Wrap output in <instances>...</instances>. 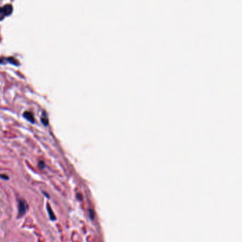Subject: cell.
Instances as JSON below:
<instances>
[{"label":"cell","instance_id":"obj_6","mask_svg":"<svg viewBox=\"0 0 242 242\" xmlns=\"http://www.w3.org/2000/svg\"><path fill=\"white\" fill-rule=\"evenodd\" d=\"M89 212H90V219L92 220H94V211H93L92 209H90Z\"/></svg>","mask_w":242,"mask_h":242},{"label":"cell","instance_id":"obj_2","mask_svg":"<svg viewBox=\"0 0 242 242\" xmlns=\"http://www.w3.org/2000/svg\"><path fill=\"white\" fill-rule=\"evenodd\" d=\"M27 204L24 200H20L18 201V217H22L25 215L27 210Z\"/></svg>","mask_w":242,"mask_h":242},{"label":"cell","instance_id":"obj_7","mask_svg":"<svg viewBox=\"0 0 242 242\" xmlns=\"http://www.w3.org/2000/svg\"><path fill=\"white\" fill-rule=\"evenodd\" d=\"M0 177L2 178H4V179H8V176H4V175H0Z\"/></svg>","mask_w":242,"mask_h":242},{"label":"cell","instance_id":"obj_4","mask_svg":"<svg viewBox=\"0 0 242 242\" xmlns=\"http://www.w3.org/2000/svg\"><path fill=\"white\" fill-rule=\"evenodd\" d=\"M41 123L44 125L45 126L48 125L49 124V118H48V115L45 111L42 112V115L41 118Z\"/></svg>","mask_w":242,"mask_h":242},{"label":"cell","instance_id":"obj_1","mask_svg":"<svg viewBox=\"0 0 242 242\" xmlns=\"http://www.w3.org/2000/svg\"><path fill=\"white\" fill-rule=\"evenodd\" d=\"M12 10H13V7L11 4H7L0 8V21L2 20L5 16L10 15L12 14Z\"/></svg>","mask_w":242,"mask_h":242},{"label":"cell","instance_id":"obj_8","mask_svg":"<svg viewBox=\"0 0 242 242\" xmlns=\"http://www.w3.org/2000/svg\"><path fill=\"white\" fill-rule=\"evenodd\" d=\"M40 164H41V166H40V167H41V169H43V168H44V166H45L44 163H43V161H41V162H40Z\"/></svg>","mask_w":242,"mask_h":242},{"label":"cell","instance_id":"obj_3","mask_svg":"<svg viewBox=\"0 0 242 242\" xmlns=\"http://www.w3.org/2000/svg\"><path fill=\"white\" fill-rule=\"evenodd\" d=\"M23 116H24V118H25L27 120V121L31 122V123H33L34 121H35V119H34L33 115V113H32L29 112V111H26L24 113V115H23Z\"/></svg>","mask_w":242,"mask_h":242},{"label":"cell","instance_id":"obj_5","mask_svg":"<svg viewBox=\"0 0 242 242\" xmlns=\"http://www.w3.org/2000/svg\"><path fill=\"white\" fill-rule=\"evenodd\" d=\"M47 210H48V212H49V217H50L51 220H53V221H54V220H56V217H55V215H54L52 209H51L50 205H49V203L47 204Z\"/></svg>","mask_w":242,"mask_h":242}]
</instances>
